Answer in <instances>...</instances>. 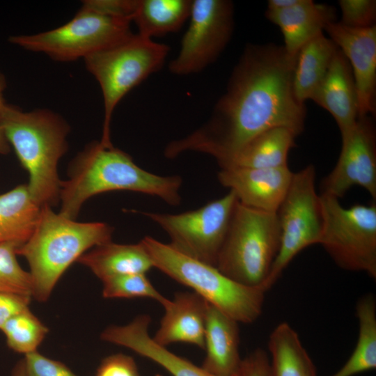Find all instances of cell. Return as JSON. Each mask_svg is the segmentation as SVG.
I'll return each mask as SVG.
<instances>
[{
    "mask_svg": "<svg viewBox=\"0 0 376 376\" xmlns=\"http://www.w3.org/2000/svg\"><path fill=\"white\" fill-rule=\"evenodd\" d=\"M41 207L32 198L27 184L0 194V244L22 246L32 234Z\"/></svg>",
    "mask_w": 376,
    "mask_h": 376,
    "instance_id": "cell-24",
    "label": "cell"
},
{
    "mask_svg": "<svg viewBox=\"0 0 376 376\" xmlns=\"http://www.w3.org/2000/svg\"><path fill=\"white\" fill-rule=\"evenodd\" d=\"M341 138L339 157L322 180L321 194L339 199L357 185L375 201L376 134L371 116H359L354 127Z\"/></svg>",
    "mask_w": 376,
    "mask_h": 376,
    "instance_id": "cell-13",
    "label": "cell"
},
{
    "mask_svg": "<svg viewBox=\"0 0 376 376\" xmlns=\"http://www.w3.org/2000/svg\"><path fill=\"white\" fill-rule=\"evenodd\" d=\"M311 100L333 116L341 136L356 123L359 116L357 90L350 65L339 48Z\"/></svg>",
    "mask_w": 376,
    "mask_h": 376,
    "instance_id": "cell-17",
    "label": "cell"
},
{
    "mask_svg": "<svg viewBox=\"0 0 376 376\" xmlns=\"http://www.w3.org/2000/svg\"><path fill=\"white\" fill-rule=\"evenodd\" d=\"M6 87L3 77L0 74V120L1 119L3 111L7 105L3 98V91Z\"/></svg>",
    "mask_w": 376,
    "mask_h": 376,
    "instance_id": "cell-39",
    "label": "cell"
},
{
    "mask_svg": "<svg viewBox=\"0 0 376 376\" xmlns=\"http://www.w3.org/2000/svg\"><path fill=\"white\" fill-rule=\"evenodd\" d=\"M207 302L194 292H178L164 306V314L152 338L166 347L185 343L204 350Z\"/></svg>",
    "mask_w": 376,
    "mask_h": 376,
    "instance_id": "cell-18",
    "label": "cell"
},
{
    "mask_svg": "<svg viewBox=\"0 0 376 376\" xmlns=\"http://www.w3.org/2000/svg\"><path fill=\"white\" fill-rule=\"evenodd\" d=\"M26 376H77L67 366L34 352L24 358Z\"/></svg>",
    "mask_w": 376,
    "mask_h": 376,
    "instance_id": "cell-32",
    "label": "cell"
},
{
    "mask_svg": "<svg viewBox=\"0 0 376 376\" xmlns=\"http://www.w3.org/2000/svg\"><path fill=\"white\" fill-rule=\"evenodd\" d=\"M343 25L354 29H364L375 25L376 1L375 0H340Z\"/></svg>",
    "mask_w": 376,
    "mask_h": 376,
    "instance_id": "cell-31",
    "label": "cell"
},
{
    "mask_svg": "<svg viewBox=\"0 0 376 376\" xmlns=\"http://www.w3.org/2000/svg\"><path fill=\"white\" fill-rule=\"evenodd\" d=\"M238 322L207 302L201 367L214 376H235L242 359L240 354Z\"/></svg>",
    "mask_w": 376,
    "mask_h": 376,
    "instance_id": "cell-19",
    "label": "cell"
},
{
    "mask_svg": "<svg viewBox=\"0 0 376 376\" xmlns=\"http://www.w3.org/2000/svg\"><path fill=\"white\" fill-rule=\"evenodd\" d=\"M293 172L288 166L275 168L221 169L219 182L247 207L276 212L290 186Z\"/></svg>",
    "mask_w": 376,
    "mask_h": 376,
    "instance_id": "cell-15",
    "label": "cell"
},
{
    "mask_svg": "<svg viewBox=\"0 0 376 376\" xmlns=\"http://www.w3.org/2000/svg\"><path fill=\"white\" fill-rule=\"evenodd\" d=\"M359 336L346 363L331 376H354L376 368V301L372 294L362 296L357 302Z\"/></svg>",
    "mask_w": 376,
    "mask_h": 376,
    "instance_id": "cell-27",
    "label": "cell"
},
{
    "mask_svg": "<svg viewBox=\"0 0 376 376\" xmlns=\"http://www.w3.org/2000/svg\"><path fill=\"white\" fill-rule=\"evenodd\" d=\"M189 19L179 52L169 64V71L175 75L200 72L218 58L233 31V3L228 0H194Z\"/></svg>",
    "mask_w": 376,
    "mask_h": 376,
    "instance_id": "cell-12",
    "label": "cell"
},
{
    "mask_svg": "<svg viewBox=\"0 0 376 376\" xmlns=\"http://www.w3.org/2000/svg\"><path fill=\"white\" fill-rule=\"evenodd\" d=\"M191 0H138L133 16L139 36L152 39L176 32L189 19Z\"/></svg>",
    "mask_w": 376,
    "mask_h": 376,
    "instance_id": "cell-26",
    "label": "cell"
},
{
    "mask_svg": "<svg viewBox=\"0 0 376 376\" xmlns=\"http://www.w3.org/2000/svg\"><path fill=\"white\" fill-rule=\"evenodd\" d=\"M137 3L138 0H87L82 6L105 16L132 22Z\"/></svg>",
    "mask_w": 376,
    "mask_h": 376,
    "instance_id": "cell-33",
    "label": "cell"
},
{
    "mask_svg": "<svg viewBox=\"0 0 376 376\" xmlns=\"http://www.w3.org/2000/svg\"><path fill=\"white\" fill-rule=\"evenodd\" d=\"M156 376H162L161 375H157Z\"/></svg>",
    "mask_w": 376,
    "mask_h": 376,
    "instance_id": "cell-40",
    "label": "cell"
},
{
    "mask_svg": "<svg viewBox=\"0 0 376 376\" xmlns=\"http://www.w3.org/2000/svg\"><path fill=\"white\" fill-rule=\"evenodd\" d=\"M68 178L61 181L59 213L76 219L91 197L112 191H131L157 196L171 205L181 201L182 179L162 176L139 167L125 152L93 141L69 165Z\"/></svg>",
    "mask_w": 376,
    "mask_h": 376,
    "instance_id": "cell-2",
    "label": "cell"
},
{
    "mask_svg": "<svg viewBox=\"0 0 376 376\" xmlns=\"http://www.w3.org/2000/svg\"><path fill=\"white\" fill-rule=\"evenodd\" d=\"M10 376H26L24 359L19 360L14 366Z\"/></svg>",
    "mask_w": 376,
    "mask_h": 376,
    "instance_id": "cell-38",
    "label": "cell"
},
{
    "mask_svg": "<svg viewBox=\"0 0 376 376\" xmlns=\"http://www.w3.org/2000/svg\"><path fill=\"white\" fill-rule=\"evenodd\" d=\"M315 179V170L312 164L293 173L288 189L276 211L281 242L278 254L263 284L267 290L299 252L320 242L323 214Z\"/></svg>",
    "mask_w": 376,
    "mask_h": 376,
    "instance_id": "cell-10",
    "label": "cell"
},
{
    "mask_svg": "<svg viewBox=\"0 0 376 376\" xmlns=\"http://www.w3.org/2000/svg\"><path fill=\"white\" fill-rule=\"evenodd\" d=\"M324 31L350 65L359 116L373 115L376 105V26L354 29L336 21L328 24Z\"/></svg>",
    "mask_w": 376,
    "mask_h": 376,
    "instance_id": "cell-14",
    "label": "cell"
},
{
    "mask_svg": "<svg viewBox=\"0 0 376 376\" xmlns=\"http://www.w3.org/2000/svg\"><path fill=\"white\" fill-rule=\"evenodd\" d=\"M151 318L142 314L125 325H111L101 334L102 340L132 350L156 363L171 376H214L190 361L156 343L149 334Z\"/></svg>",
    "mask_w": 376,
    "mask_h": 376,
    "instance_id": "cell-16",
    "label": "cell"
},
{
    "mask_svg": "<svg viewBox=\"0 0 376 376\" xmlns=\"http://www.w3.org/2000/svg\"><path fill=\"white\" fill-rule=\"evenodd\" d=\"M280 242L276 212L253 209L237 201L216 267L242 285H263L278 254Z\"/></svg>",
    "mask_w": 376,
    "mask_h": 376,
    "instance_id": "cell-6",
    "label": "cell"
},
{
    "mask_svg": "<svg viewBox=\"0 0 376 376\" xmlns=\"http://www.w3.org/2000/svg\"><path fill=\"white\" fill-rule=\"evenodd\" d=\"M338 47L323 33L305 44L297 54L292 88L297 100H311L324 77Z\"/></svg>",
    "mask_w": 376,
    "mask_h": 376,
    "instance_id": "cell-23",
    "label": "cell"
},
{
    "mask_svg": "<svg viewBox=\"0 0 376 376\" xmlns=\"http://www.w3.org/2000/svg\"><path fill=\"white\" fill-rule=\"evenodd\" d=\"M31 297L0 292V329L13 315L29 307Z\"/></svg>",
    "mask_w": 376,
    "mask_h": 376,
    "instance_id": "cell-36",
    "label": "cell"
},
{
    "mask_svg": "<svg viewBox=\"0 0 376 376\" xmlns=\"http://www.w3.org/2000/svg\"><path fill=\"white\" fill-rule=\"evenodd\" d=\"M237 202L233 191L206 205L180 214L142 212L169 236L179 252L216 267Z\"/></svg>",
    "mask_w": 376,
    "mask_h": 376,
    "instance_id": "cell-11",
    "label": "cell"
},
{
    "mask_svg": "<svg viewBox=\"0 0 376 376\" xmlns=\"http://www.w3.org/2000/svg\"><path fill=\"white\" fill-rule=\"evenodd\" d=\"M154 265L238 323L251 324L262 313L263 285H242L224 274L217 267L186 256L169 244L146 236L141 240Z\"/></svg>",
    "mask_w": 376,
    "mask_h": 376,
    "instance_id": "cell-5",
    "label": "cell"
},
{
    "mask_svg": "<svg viewBox=\"0 0 376 376\" xmlns=\"http://www.w3.org/2000/svg\"><path fill=\"white\" fill-rule=\"evenodd\" d=\"M0 330L6 336L8 346L25 355L36 352L49 331L29 307L10 317Z\"/></svg>",
    "mask_w": 376,
    "mask_h": 376,
    "instance_id": "cell-28",
    "label": "cell"
},
{
    "mask_svg": "<svg viewBox=\"0 0 376 376\" xmlns=\"http://www.w3.org/2000/svg\"><path fill=\"white\" fill-rule=\"evenodd\" d=\"M132 20L105 16L84 6L68 22L31 35L11 36L9 41L52 59L69 62L85 58L130 38Z\"/></svg>",
    "mask_w": 376,
    "mask_h": 376,
    "instance_id": "cell-8",
    "label": "cell"
},
{
    "mask_svg": "<svg viewBox=\"0 0 376 376\" xmlns=\"http://www.w3.org/2000/svg\"><path fill=\"white\" fill-rule=\"evenodd\" d=\"M16 243L0 244V292L33 297V280L17 259Z\"/></svg>",
    "mask_w": 376,
    "mask_h": 376,
    "instance_id": "cell-30",
    "label": "cell"
},
{
    "mask_svg": "<svg viewBox=\"0 0 376 376\" xmlns=\"http://www.w3.org/2000/svg\"><path fill=\"white\" fill-rule=\"evenodd\" d=\"M102 282L104 298H150L165 306L170 301L153 286L146 274H129L107 278Z\"/></svg>",
    "mask_w": 376,
    "mask_h": 376,
    "instance_id": "cell-29",
    "label": "cell"
},
{
    "mask_svg": "<svg viewBox=\"0 0 376 376\" xmlns=\"http://www.w3.org/2000/svg\"><path fill=\"white\" fill-rule=\"evenodd\" d=\"M10 151V145L4 134L2 127L0 125V154L7 155Z\"/></svg>",
    "mask_w": 376,
    "mask_h": 376,
    "instance_id": "cell-37",
    "label": "cell"
},
{
    "mask_svg": "<svg viewBox=\"0 0 376 376\" xmlns=\"http://www.w3.org/2000/svg\"><path fill=\"white\" fill-rule=\"evenodd\" d=\"M323 224L319 244L340 268L376 278V203L343 207L320 194Z\"/></svg>",
    "mask_w": 376,
    "mask_h": 376,
    "instance_id": "cell-9",
    "label": "cell"
},
{
    "mask_svg": "<svg viewBox=\"0 0 376 376\" xmlns=\"http://www.w3.org/2000/svg\"><path fill=\"white\" fill-rule=\"evenodd\" d=\"M235 376H270L269 357L267 352L257 348L242 360Z\"/></svg>",
    "mask_w": 376,
    "mask_h": 376,
    "instance_id": "cell-35",
    "label": "cell"
},
{
    "mask_svg": "<svg viewBox=\"0 0 376 376\" xmlns=\"http://www.w3.org/2000/svg\"><path fill=\"white\" fill-rule=\"evenodd\" d=\"M168 45L134 34L124 42L84 58L86 68L99 83L103 98L104 121L100 142L112 145L111 121L123 97L159 70L169 55Z\"/></svg>",
    "mask_w": 376,
    "mask_h": 376,
    "instance_id": "cell-7",
    "label": "cell"
},
{
    "mask_svg": "<svg viewBox=\"0 0 376 376\" xmlns=\"http://www.w3.org/2000/svg\"><path fill=\"white\" fill-rule=\"evenodd\" d=\"M95 376H141L134 359L118 353L106 357L97 368Z\"/></svg>",
    "mask_w": 376,
    "mask_h": 376,
    "instance_id": "cell-34",
    "label": "cell"
},
{
    "mask_svg": "<svg viewBox=\"0 0 376 376\" xmlns=\"http://www.w3.org/2000/svg\"><path fill=\"white\" fill-rule=\"evenodd\" d=\"M265 15L281 29L283 47L291 57H296L305 44L323 33L328 24L336 21L335 8L312 0H301L284 10H267Z\"/></svg>",
    "mask_w": 376,
    "mask_h": 376,
    "instance_id": "cell-20",
    "label": "cell"
},
{
    "mask_svg": "<svg viewBox=\"0 0 376 376\" xmlns=\"http://www.w3.org/2000/svg\"><path fill=\"white\" fill-rule=\"evenodd\" d=\"M297 136L296 132L287 127L272 128L252 138L217 162L221 169H263L287 166L288 153L295 146Z\"/></svg>",
    "mask_w": 376,
    "mask_h": 376,
    "instance_id": "cell-21",
    "label": "cell"
},
{
    "mask_svg": "<svg viewBox=\"0 0 376 376\" xmlns=\"http://www.w3.org/2000/svg\"><path fill=\"white\" fill-rule=\"evenodd\" d=\"M295 60L283 46L248 45L210 118L188 136L169 143L165 156L175 158L195 151L218 161L272 128L287 127L299 135L306 111L293 91Z\"/></svg>",
    "mask_w": 376,
    "mask_h": 376,
    "instance_id": "cell-1",
    "label": "cell"
},
{
    "mask_svg": "<svg viewBox=\"0 0 376 376\" xmlns=\"http://www.w3.org/2000/svg\"><path fill=\"white\" fill-rule=\"evenodd\" d=\"M0 125L22 166L28 172V189L40 207L60 202V159L68 150L70 127L58 113L48 109L23 111L7 104Z\"/></svg>",
    "mask_w": 376,
    "mask_h": 376,
    "instance_id": "cell-3",
    "label": "cell"
},
{
    "mask_svg": "<svg viewBox=\"0 0 376 376\" xmlns=\"http://www.w3.org/2000/svg\"><path fill=\"white\" fill-rule=\"evenodd\" d=\"M113 232L107 223L79 222L41 207L32 234L17 249L29 265L33 297L47 301L68 268L92 248L111 241Z\"/></svg>",
    "mask_w": 376,
    "mask_h": 376,
    "instance_id": "cell-4",
    "label": "cell"
},
{
    "mask_svg": "<svg viewBox=\"0 0 376 376\" xmlns=\"http://www.w3.org/2000/svg\"><path fill=\"white\" fill-rule=\"evenodd\" d=\"M77 262L101 281L118 275L146 274L154 267L141 241L136 244H116L110 241L86 251Z\"/></svg>",
    "mask_w": 376,
    "mask_h": 376,
    "instance_id": "cell-22",
    "label": "cell"
},
{
    "mask_svg": "<svg viewBox=\"0 0 376 376\" xmlns=\"http://www.w3.org/2000/svg\"><path fill=\"white\" fill-rule=\"evenodd\" d=\"M270 376H318L315 366L296 331L279 324L268 341Z\"/></svg>",
    "mask_w": 376,
    "mask_h": 376,
    "instance_id": "cell-25",
    "label": "cell"
}]
</instances>
